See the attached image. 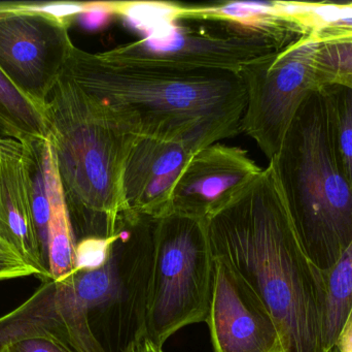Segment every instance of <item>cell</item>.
Returning <instances> with one entry per match:
<instances>
[{
  "label": "cell",
  "mask_w": 352,
  "mask_h": 352,
  "mask_svg": "<svg viewBox=\"0 0 352 352\" xmlns=\"http://www.w3.org/2000/svg\"><path fill=\"white\" fill-rule=\"evenodd\" d=\"M124 352H163V351L162 347H159L146 335L142 334L135 340L132 341Z\"/></svg>",
  "instance_id": "25"
},
{
  "label": "cell",
  "mask_w": 352,
  "mask_h": 352,
  "mask_svg": "<svg viewBox=\"0 0 352 352\" xmlns=\"http://www.w3.org/2000/svg\"><path fill=\"white\" fill-rule=\"evenodd\" d=\"M43 165L50 202L49 273L55 282L74 272L76 238L66 206L55 156L49 138L43 143Z\"/></svg>",
  "instance_id": "14"
},
{
  "label": "cell",
  "mask_w": 352,
  "mask_h": 352,
  "mask_svg": "<svg viewBox=\"0 0 352 352\" xmlns=\"http://www.w3.org/2000/svg\"><path fill=\"white\" fill-rule=\"evenodd\" d=\"M269 163L308 256L330 270L352 242V189L333 153L320 89L302 103Z\"/></svg>",
  "instance_id": "4"
},
{
  "label": "cell",
  "mask_w": 352,
  "mask_h": 352,
  "mask_svg": "<svg viewBox=\"0 0 352 352\" xmlns=\"http://www.w3.org/2000/svg\"><path fill=\"white\" fill-rule=\"evenodd\" d=\"M63 72L133 136L199 151L241 132L246 89L239 72L113 61L76 45Z\"/></svg>",
  "instance_id": "2"
},
{
  "label": "cell",
  "mask_w": 352,
  "mask_h": 352,
  "mask_svg": "<svg viewBox=\"0 0 352 352\" xmlns=\"http://www.w3.org/2000/svg\"><path fill=\"white\" fill-rule=\"evenodd\" d=\"M2 352H4L3 351H2Z\"/></svg>",
  "instance_id": "28"
},
{
  "label": "cell",
  "mask_w": 352,
  "mask_h": 352,
  "mask_svg": "<svg viewBox=\"0 0 352 352\" xmlns=\"http://www.w3.org/2000/svg\"><path fill=\"white\" fill-rule=\"evenodd\" d=\"M4 352H76L63 339L54 334L35 335L8 344Z\"/></svg>",
  "instance_id": "23"
},
{
  "label": "cell",
  "mask_w": 352,
  "mask_h": 352,
  "mask_svg": "<svg viewBox=\"0 0 352 352\" xmlns=\"http://www.w3.org/2000/svg\"><path fill=\"white\" fill-rule=\"evenodd\" d=\"M262 171L239 147L209 145L192 155L178 177L173 213L206 220L231 204Z\"/></svg>",
  "instance_id": "9"
},
{
  "label": "cell",
  "mask_w": 352,
  "mask_h": 352,
  "mask_svg": "<svg viewBox=\"0 0 352 352\" xmlns=\"http://www.w3.org/2000/svg\"><path fill=\"white\" fill-rule=\"evenodd\" d=\"M320 91L326 101L333 153L352 189V89L342 85H326Z\"/></svg>",
  "instance_id": "18"
},
{
  "label": "cell",
  "mask_w": 352,
  "mask_h": 352,
  "mask_svg": "<svg viewBox=\"0 0 352 352\" xmlns=\"http://www.w3.org/2000/svg\"><path fill=\"white\" fill-rule=\"evenodd\" d=\"M318 41L314 34L250 62L239 72L246 89L241 132L272 161L308 95L320 89L316 78Z\"/></svg>",
  "instance_id": "7"
},
{
  "label": "cell",
  "mask_w": 352,
  "mask_h": 352,
  "mask_svg": "<svg viewBox=\"0 0 352 352\" xmlns=\"http://www.w3.org/2000/svg\"><path fill=\"white\" fill-rule=\"evenodd\" d=\"M179 10L186 18L225 21L243 32L270 41L279 50L312 33L301 2L229 1L200 6L179 3Z\"/></svg>",
  "instance_id": "13"
},
{
  "label": "cell",
  "mask_w": 352,
  "mask_h": 352,
  "mask_svg": "<svg viewBox=\"0 0 352 352\" xmlns=\"http://www.w3.org/2000/svg\"><path fill=\"white\" fill-rule=\"evenodd\" d=\"M0 235L38 272L41 282L52 280L35 223L32 169L27 145L19 152L0 150Z\"/></svg>",
  "instance_id": "12"
},
{
  "label": "cell",
  "mask_w": 352,
  "mask_h": 352,
  "mask_svg": "<svg viewBox=\"0 0 352 352\" xmlns=\"http://www.w3.org/2000/svg\"><path fill=\"white\" fill-rule=\"evenodd\" d=\"M314 65L320 88L342 85L352 89V37L318 41Z\"/></svg>",
  "instance_id": "19"
},
{
  "label": "cell",
  "mask_w": 352,
  "mask_h": 352,
  "mask_svg": "<svg viewBox=\"0 0 352 352\" xmlns=\"http://www.w3.org/2000/svg\"><path fill=\"white\" fill-rule=\"evenodd\" d=\"M0 130L21 144L47 140L45 111L20 92L0 70Z\"/></svg>",
  "instance_id": "16"
},
{
  "label": "cell",
  "mask_w": 352,
  "mask_h": 352,
  "mask_svg": "<svg viewBox=\"0 0 352 352\" xmlns=\"http://www.w3.org/2000/svg\"><path fill=\"white\" fill-rule=\"evenodd\" d=\"M116 231L115 233L105 237L90 236L78 240L76 245L74 271L95 270L107 264L117 237Z\"/></svg>",
  "instance_id": "21"
},
{
  "label": "cell",
  "mask_w": 352,
  "mask_h": 352,
  "mask_svg": "<svg viewBox=\"0 0 352 352\" xmlns=\"http://www.w3.org/2000/svg\"><path fill=\"white\" fill-rule=\"evenodd\" d=\"M206 324L213 352H283L276 324L264 304L217 258Z\"/></svg>",
  "instance_id": "10"
},
{
  "label": "cell",
  "mask_w": 352,
  "mask_h": 352,
  "mask_svg": "<svg viewBox=\"0 0 352 352\" xmlns=\"http://www.w3.org/2000/svg\"><path fill=\"white\" fill-rule=\"evenodd\" d=\"M22 148L23 145L21 143L8 138L6 134L0 130V150L8 151V152H19L22 150Z\"/></svg>",
  "instance_id": "27"
},
{
  "label": "cell",
  "mask_w": 352,
  "mask_h": 352,
  "mask_svg": "<svg viewBox=\"0 0 352 352\" xmlns=\"http://www.w3.org/2000/svg\"><path fill=\"white\" fill-rule=\"evenodd\" d=\"M54 334L68 344L55 307V281L43 282L19 307L0 316V352L8 344L35 335Z\"/></svg>",
  "instance_id": "15"
},
{
  "label": "cell",
  "mask_w": 352,
  "mask_h": 352,
  "mask_svg": "<svg viewBox=\"0 0 352 352\" xmlns=\"http://www.w3.org/2000/svg\"><path fill=\"white\" fill-rule=\"evenodd\" d=\"M213 278L214 256L205 220L175 213L158 219L144 335L162 347L184 327L206 322Z\"/></svg>",
  "instance_id": "6"
},
{
  "label": "cell",
  "mask_w": 352,
  "mask_h": 352,
  "mask_svg": "<svg viewBox=\"0 0 352 352\" xmlns=\"http://www.w3.org/2000/svg\"><path fill=\"white\" fill-rule=\"evenodd\" d=\"M115 17L113 1L88 2L86 10L76 18V21L85 29L97 30L107 26Z\"/></svg>",
  "instance_id": "24"
},
{
  "label": "cell",
  "mask_w": 352,
  "mask_h": 352,
  "mask_svg": "<svg viewBox=\"0 0 352 352\" xmlns=\"http://www.w3.org/2000/svg\"><path fill=\"white\" fill-rule=\"evenodd\" d=\"M213 256L230 267L272 316L283 352H327L326 271L308 256L273 165L205 220Z\"/></svg>",
  "instance_id": "1"
},
{
  "label": "cell",
  "mask_w": 352,
  "mask_h": 352,
  "mask_svg": "<svg viewBox=\"0 0 352 352\" xmlns=\"http://www.w3.org/2000/svg\"><path fill=\"white\" fill-rule=\"evenodd\" d=\"M326 279L324 345L326 351L331 352L352 310V242L336 264L326 271Z\"/></svg>",
  "instance_id": "17"
},
{
  "label": "cell",
  "mask_w": 352,
  "mask_h": 352,
  "mask_svg": "<svg viewBox=\"0 0 352 352\" xmlns=\"http://www.w3.org/2000/svg\"><path fill=\"white\" fill-rule=\"evenodd\" d=\"M113 6L116 17L140 39L100 52L105 59L239 72L280 51L223 21L186 18L176 2L113 1Z\"/></svg>",
  "instance_id": "5"
},
{
  "label": "cell",
  "mask_w": 352,
  "mask_h": 352,
  "mask_svg": "<svg viewBox=\"0 0 352 352\" xmlns=\"http://www.w3.org/2000/svg\"><path fill=\"white\" fill-rule=\"evenodd\" d=\"M69 27L32 2H0V70L43 111L74 47Z\"/></svg>",
  "instance_id": "8"
},
{
  "label": "cell",
  "mask_w": 352,
  "mask_h": 352,
  "mask_svg": "<svg viewBox=\"0 0 352 352\" xmlns=\"http://www.w3.org/2000/svg\"><path fill=\"white\" fill-rule=\"evenodd\" d=\"M197 151L184 143L138 136L124 169L125 212L152 219L170 215L176 182Z\"/></svg>",
  "instance_id": "11"
},
{
  "label": "cell",
  "mask_w": 352,
  "mask_h": 352,
  "mask_svg": "<svg viewBox=\"0 0 352 352\" xmlns=\"http://www.w3.org/2000/svg\"><path fill=\"white\" fill-rule=\"evenodd\" d=\"M339 352H352V310L336 344Z\"/></svg>",
  "instance_id": "26"
},
{
  "label": "cell",
  "mask_w": 352,
  "mask_h": 352,
  "mask_svg": "<svg viewBox=\"0 0 352 352\" xmlns=\"http://www.w3.org/2000/svg\"><path fill=\"white\" fill-rule=\"evenodd\" d=\"M37 275L38 272L25 262L18 251L0 235V281Z\"/></svg>",
  "instance_id": "22"
},
{
  "label": "cell",
  "mask_w": 352,
  "mask_h": 352,
  "mask_svg": "<svg viewBox=\"0 0 352 352\" xmlns=\"http://www.w3.org/2000/svg\"><path fill=\"white\" fill-rule=\"evenodd\" d=\"M302 6L318 41L352 37V2H302Z\"/></svg>",
  "instance_id": "20"
},
{
  "label": "cell",
  "mask_w": 352,
  "mask_h": 352,
  "mask_svg": "<svg viewBox=\"0 0 352 352\" xmlns=\"http://www.w3.org/2000/svg\"><path fill=\"white\" fill-rule=\"evenodd\" d=\"M45 114L74 235L115 233L125 212L126 159L138 136L118 125L63 72Z\"/></svg>",
  "instance_id": "3"
}]
</instances>
